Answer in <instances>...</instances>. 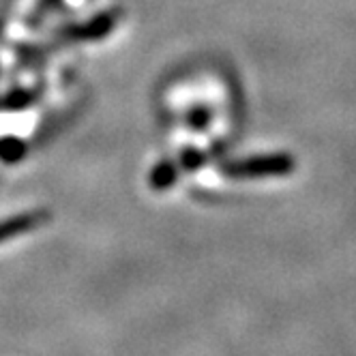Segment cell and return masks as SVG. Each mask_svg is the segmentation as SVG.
Wrapping results in <instances>:
<instances>
[{"label":"cell","mask_w":356,"mask_h":356,"mask_svg":"<svg viewBox=\"0 0 356 356\" xmlns=\"http://www.w3.org/2000/svg\"><path fill=\"white\" fill-rule=\"evenodd\" d=\"M43 219H45V215H41V213H26V215H17V217H9L5 221H0V243L35 230Z\"/></svg>","instance_id":"cell-1"}]
</instances>
